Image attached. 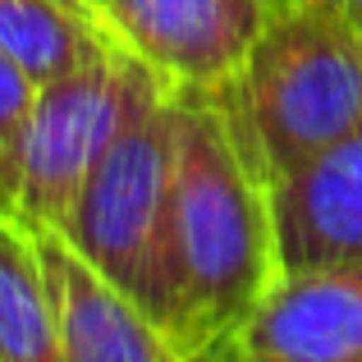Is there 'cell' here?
<instances>
[{
	"label": "cell",
	"instance_id": "6da1fadb",
	"mask_svg": "<svg viewBox=\"0 0 362 362\" xmlns=\"http://www.w3.org/2000/svg\"><path fill=\"white\" fill-rule=\"evenodd\" d=\"M179 101L170 179V335L188 362L234 344L262 298L280 284L284 257L271 188L243 165L230 133L202 101Z\"/></svg>",
	"mask_w": 362,
	"mask_h": 362
},
{
	"label": "cell",
	"instance_id": "277c9868",
	"mask_svg": "<svg viewBox=\"0 0 362 362\" xmlns=\"http://www.w3.org/2000/svg\"><path fill=\"white\" fill-rule=\"evenodd\" d=\"M151 69L138 64L124 46L110 42L83 69L37 88L33 129L23 151V193L18 221L33 230H60L74 211L88 175L124 129L138 92L147 88Z\"/></svg>",
	"mask_w": 362,
	"mask_h": 362
},
{
	"label": "cell",
	"instance_id": "7c38bea8",
	"mask_svg": "<svg viewBox=\"0 0 362 362\" xmlns=\"http://www.w3.org/2000/svg\"><path fill=\"white\" fill-rule=\"evenodd\" d=\"M197 362H257V358H247L239 344H225V349H216V354H206V358H197Z\"/></svg>",
	"mask_w": 362,
	"mask_h": 362
},
{
	"label": "cell",
	"instance_id": "7a4b0ae2",
	"mask_svg": "<svg viewBox=\"0 0 362 362\" xmlns=\"http://www.w3.org/2000/svg\"><path fill=\"white\" fill-rule=\"evenodd\" d=\"M202 101L266 188L362 119V28L339 0H280L252 55Z\"/></svg>",
	"mask_w": 362,
	"mask_h": 362
},
{
	"label": "cell",
	"instance_id": "4fadbf2b",
	"mask_svg": "<svg viewBox=\"0 0 362 362\" xmlns=\"http://www.w3.org/2000/svg\"><path fill=\"white\" fill-rule=\"evenodd\" d=\"M64 5H74L78 14H88V18H97V23H101V0H64Z\"/></svg>",
	"mask_w": 362,
	"mask_h": 362
},
{
	"label": "cell",
	"instance_id": "9c48e42d",
	"mask_svg": "<svg viewBox=\"0 0 362 362\" xmlns=\"http://www.w3.org/2000/svg\"><path fill=\"white\" fill-rule=\"evenodd\" d=\"M0 362H64L42 234L0 211Z\"/></svg>",
	"mask_w": 362,
	"mask_h": 362
},
{
	"label": "cell",
	"instance_id": "52a82bcc",
	"mask_svg": "<svg viewBox=\"0 0 362 362\" xmlns=\"http://www.w3.org/2000/svg\"><path fill=\"white\" fill-rule=\"evenodd\" d=\"M42 234V257L51 271L60 312L64 362H188L179 339L115 280L97 271L64 234Z\"/></svg>",
	"mask_w": 362,
	"mask_h": 362
},
{
	"label": "cell",
	"instance_id": "3957f363",
	"mask_svg": "<svg viewBox=\"0 0 362 362\" xmlns=\"http://www.w3.org/2000/svg\"><path fill=\"white\" fill-rule=\"evenodd\" d=\"M175 119L179 101L151 74L138 92L124 129L88 175L64 234L106 280L129 289L151 317L170 321L165 234H170V179H175ZM170 330V326H165Z\"/></svg>",
	"mask_w": 362,
	"mask_h": 362
},
{
	"label": "cell",
	"instance_id": "8992f818",
	"mask_svg": "<svg viewBox=\"0 0 362 362\" xmlns=\"http://www.w3.org/2000/svg\"><path fill=\"white\" fill-rule=\"evenodd\" d=\"M234 344L257 362H362V257L284 271Z\"/></svg>",
	"mask_w": 362,
	"mask_h": 362
},
{
	"label": "cell",
	"instance_id": "30bf717a",
	"mask_svg": "<svg viewBox=\"0 0 362 362\" xmlns=\"http://www.w3.org/2000/svg\"><path fill=\"white\" fill-rule=\"evenodd\" d=\"M106 46H110L106 28L64 0H0V51L37 88L83 69Z\"/></svg>",
	"mask_w": 362,
	"mask_h": 362
},
{
	"label": "cell",
	"instance_id": "5bb4252c",
	"mask_svg": "<svg viewBox=\"0 0 362 362\" xmlns=\"http://www.w3.org/2000/svg\"><path fill=\"white\" fill-rule=\"evenodd\" d=\"M339 5H344V9H349V18H354V23L362 28V0H339Z\"/></svg>",
	"mask_w": 362,
	"mask_h": 362
},
{
	"label": "cell",
	"instance_id": "ba28073f",
	"mask_svg": "<svg viewBox=\"0 0 362 362\" xmlns=\"http://www.w3.org/2000/svg\"><path fill=\"white\" fill-rule=\"evenodd\" d=\"M284 271L362 257V119L271 184Z\"/></svg>",
	"mask_w": 362,
	"mask_h": 362
},
{
	"label": "cell",
	"instance_id": "8fae6325",
	"mask_svg": "<svg viewBox=\"0 0 362 362\" xmlns=\"http://www.w3.org/2000/svg\"><path fill=\"white\" fill-rule=\"evenodd\" d=\"M33 106H37V83L0 51V211L5 216H18Z\"/></svg>",
	"mask_w": 362,
	"mask_h": 362
},
{
	"label": "cell",
	"instance_id": "5b68a950",
	"mask_svg": "<svg viewBox=\"0 0 362 362\" xmlns=\"http://www.w3.org/2000/svg\"><path fill=\"white\" fill-rule=\"evenodd\" d=\"M280 0H101V28L175 97H211L247 64Z\"/></svg>",
	"mask_w": 362,
	"mask_h": 362
}]
</instances>
